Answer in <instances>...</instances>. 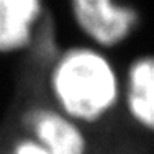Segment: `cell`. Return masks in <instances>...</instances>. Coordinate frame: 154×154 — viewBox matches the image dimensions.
<instances>
[{
	"label": "cell",
	"mask_w": 154,
	"mask_h": 154,
	"mask_svg": "<svg viewBox=\"0 0 154 154\" xmlns=\"http://www.w3.org/2000/svg\"><path fill=\"white\" fill-rule=\"evenodd\" d=\"M48 92L53 107L79 125L108 118L122 100V74L107 54L92 45L57 51L48 69Z\"/></svg>",
	"instance_id": "6da1fadb"
},
{
	"label": "cell",
	"mask_w": 154,
	"mask_h": 154,
	"mask_svg": "<svg viewBox=\"0 0 154 154\" xmlns=\"http://www.w3.org/2000/svg\"><path fill=\"white\" fill-rule=\"evenodd\" d=\"M74 25L89 45L115 49L133 36L139 26V13L120 0H69Z\"/></svg>",
	"instance_id": "7a4b0ae2"
},
{
	"label": "cell",
	"mask_w": 154,
	"mask_h": 154,
	"mask_svg": "<svg viewBox=\"0 0 154 154\" xmlns=\"http://www.w3.org/2000/svg\"><path fill=\"white\" fill-rule=\"evenodd\" d=\"M23 126L49 154H89L84 126L53 105H36L25 112Z\"/></svg>",
	"instance_id": "3957f363"
},
{
	"label": "cell",
	"mask_w": 154,
	"mask_h": 154,
	"mask_svg": "<svg viewBox=\"0 0 154 154\" xmlns=\"http://www.w3.org/2000/svg\"><path fill=\"white\" fill-rule=\"evenodd\" d=\"M43 18V0H0V54L30 49Z\"/></svg>",
	"instance_id": "277c9868"
},
{
	"label": "cell",
	"mask_w": 154,
	"mask_h": 154,
	"mask_svg": "<svg viewBox=\"0 0 154 154\" xmlns=\"http://www.w3.org/2000/svg\"><path fill=\"white\" fill-rule=\"evenodd\" d=\"M131 122L144 131L154 126V61L149 54L138 56L122 75V100Z\"/></svg>",
	"instance_id": "5b68a950"
},
{
	"label": "cell",
	"mask_w": 154,
	"mask_h": 154,
	"mask_svg": "<svg viewBox=\"0 0 154 154\" xmlns=\"http://www.w3.org/2000/svg\"><path fill=\"white\" fill-rule=\"evenodd\" d=\"M10 154H49L35 138L31 136H21L18 138L10 148Z\"/></svg>",
	"instance_id": "8992f818"
}]
</instances>
